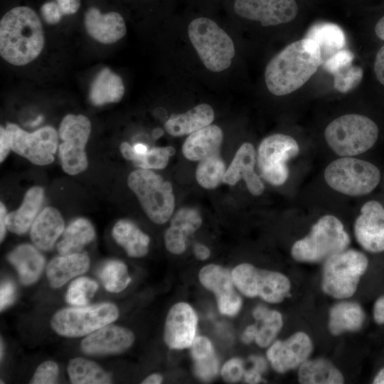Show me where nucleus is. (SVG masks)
<instances>
[{
  "label": "nucleus",
  "mask_w": 384,
  "mask_h": 384,
  "mask_svg": "<svg viewBox=\"0 0 384 384\" xmlns=\"http://www.w3.org/2000/svg\"><path fill=\"white\" fill-rule=\"evenodd\" d=\"M323 60L319 46L304 38L293 42L274 55L265 71L269 91L286 95L300 88L316 72Z\"/></svg>",
  "instance_id": "obj_1"
},
{
  "label": "nucleus",
  "mask_w": 384,
  "mask_h": 384,
  "mask_svg": "<svg viewBox=\"0 0 384 384\" xmlns=\"http://www.w3.org/2000/svg\"><path fill=\"white\" fill-rule=\"evenodd\" d=\"M44 46V33L36 13L28 6L11 9L0 21V54L8 63L24 65L36 59Z\"/></svg>",
  "instance_id": "obj_2"
},
{
  "label": "nucleus",
  "mask_w": 384,
  "mask_h": 384,
  "mask_svg": "<svg viewBox=\"0 0 384 384\" xmlns=\"http://www.w3.org/2000/svg\"><path fill=\"white\" fill-rule=\"evenodd\" d=\"M350 237L339 219L331 215L322 216L309 235L293 245L291 254L299 262H320L346 250Z\"/></svg>",
  "instance_id": "obj_3"
},
{
  "label": "nucleus",
  "mask_w": 384,
  "mask_h": 384,
  "mask_svg": "<svg viewBox=\"0 0 384 384\" xmlns=\"http://www.w3.org/2000/svg\"><path fill=\"white\" fill-rule=\"evenodd\" d=\"M379 134L377 124L369 117L349 114L331 122L324 131L329 147L340 156H353L369 150Z\"/></svg>",
  "instance_id": "obj_4"
},
{
  "label": "nucleus",
  "mask_w": 384,
  "mask_h": 384,
  "mask_svg": "<svg viewBox=\"0 0 384 384\" xmlns=\"http://www.w3.org/2000/svg\"><path fill=\"white\" fill-rule=\"evenodd\" d=\"M188 38L206 68L220 72L230 67L235 55L233 40L213 20L200 17L188 28Z\"/></svg>",
  "instance_id": "obj_5"
},
{
  "label": "nucleus",
  "mask_w": 384,
  "mask_h": 384,
  "mask_svg": "<svg viewBox=\"0 0 384 384\" xmlns=\"http://www.w3.org/2000/svg\"><path fill=\"white\" fill-rule=\"evenodd\" d=\"M127 184L151 221L164 224L171 218L175 198L170 182L149 169H141L129 175Z\"/></svg>",
  "instance_id": "obj_6"
},
{
  "label": "nucleus",
  "mask_w": 384,
  "mask_h": 384,
  "mask_svg": "<svg viewBox=\"0 0 384 384\" xmlns=\"http://www.w3.org/2000/svg\"><path fill=\"white\" fill-rule=\"evenodd\" d=\"M326 183L341 193L360 196L370 193L380 181V172L372 163L352 156L337 159L324 171Z\"/></svg>",
  "instance_id": "obj_7"
},
{
  "label": "nucleus",
  "mask_w": 384,
  "mask_h": 384,
  "mask_svg": "<svg viewBox=\"0 0 384 384\" xmlns=\"http://www.w3.org/2000/svg\"><path fill=\"white\" fill-rule=\"evenodd\" d=\"M368 265L366 256L355 250H345L325 261L322 289L336 299L351 297Z\"/></svg>",
  "instance_id": "obj_8"
},
{
  "label": "nucleus",
  "mask_w": 384,
  "mask_h": 384,
  "mask_svg": "<svg viewBox=\"0 0 384 384\" xmlns=\"http://www.w3.org/2000/svg\"><path fill=\"white\" fill-rule=\"evenodd\" d=\"M118 316L119 311L114 304L101 303L63 309L54 314L50 325L60 336L80 337L114 322Z\"/></svg>",
  "instance_id": "obj_9"
},
{
  "label": "nucleus",
  "mask_w": 384,
  "mask_h": 384,
  "mask_svg": "<svg viewBox=\"0 0 384 384\" xmlns=\"http://www.w3.org/2000/svg\"><path fill=\"white\" fill-rule=\"evenodd\" d=\"M231 272L235 287L242 294L259 297L269 303L281 302L291 288L289 279L283 274L258 269L249 263L238 265Z\"/></svg>",
  "instance_id": "obj_10"
},
{
  "label": "nucleus",
  "mask_w": 384,
  "mask_h": 384,
  "mask_svg": "<svg viewBox=\"0 0 384 384\" xmlns=\"http://www.w3.org/2000/svg\"><path fill=\"white\" fill-rule=\"evenodd\" d=\"M91 132L90 119L82 114H67L59 127L61 143L58 156L61 166L70 175H76L87 167L85 148Z\"/></svg>",
  "instance_id": "obj_11"
},
{
  "label": "nucleus",
  "mask_w": 384,
  "mask_h": 384,
  "mask_svg": "<svg viewBox=\"0 0 384 384\" xmlns=\"http://www.w3.org/2000/svg\"><path fill=\"white\" fill-rule=\"evenodd\" d=\"M299 153V144L291 136L274 134L267 137L257 149V162L261 176L271 185H283L289 176L287 161Z\"/></svg>",
  "instance_id": "obj_12"
},
{
  "label": "nucleus",
  "mask_w": 384,
  "mask_h": 384,
  "mask_svg": "<svg viewBox=\"0 0 384 384\" xmlns=\"http://www.w3.org/2000/svg\"><path fill=\"white\" fill-rule=\"evenodd\" d=\"M11 149L37 165H47L53 161L58 143L56 130L46 126L28 133L15 124L6 127Z\"/></svg>",
  "instance_id": "obj_13"
},
{
  "label": "nucleus",
  "mask_w": 384,
  "mask_h": 384,
  "mask_svg": "<svg viewBox=\"0 0 384 384\" xmlns=\"http://www.w3.org/2000/svg\"><path fill=\"white\" fill-rule=\"evenodd\" d=\"M198 278L201 284L215 294L220 314L234 316L240 311L242 301L235 291L232 272L228 269L207 265L200 270Z\"/></svg>",
  "instance_id": "obj_14"
},
{
  "label": "nucleus",
  "mask_w": 384,
  "mask_h": 384,
  "mask_svg": "<svg viewBox=\"0 0 384 384\" xmlns=\"http://www.w3.org/2000/svg\"><path fill=\"white\" fill-rule=\"evenodd\" d=\"M234 10L242 18L269 26L292 21L298 7L294 0H235Z\"/></svg>",
  "instance_id": "obj_15"
},
{
  "label": "nucleus",
  "mask_w": 384,
  "mask_h": 384,
  "mask_svg": "<svg viewBox=\"0 0 384 384\" xmlns=\"http://www.w3.org/2000/svg\"><path fill=\"white\" fill-rule=\"evenodd\" d=\"M198 316L186 302L175 304L169 311L164 326V338L172 349L189 348L196 336Z\"/></svg>",
  "instance_id": "obj_16"
},
{
  "label": "nucleus",
  "mask_w": 384,
  "mask_h": 384,
  "mask_svg": "<svg viewBox=\"0 0 384 384\" xmlns=\"http://www.w3.org/2000/svg\"><path fill=\"white\" fill-rule=\"evenodd\" d=\"M313 344L304 332H297L284 341H277L268 348L267 356L272 368L284 373L299 367L310 356Z\"/></svg>",
  "instance_id": "obj_17"
},
{
  "label": "nucleus",
  "mask_w": 384,
  "mask_h": 384,
  "mask_svg": "<svg viewBox=\"0 0 384 384\" xmlns=\"http://www.w3.org/2000/svg\"><path fill=\"white\" fill-rule=\"evenodd\" d=\"M358 242L370 252L384 251V208L378 201H370L361 208L354 225Z\"/></svg>",
  "instance_id": "obj_18"
},
{
  "label": "nucleus",
  "mask_w": 384,
  "mask_h": 384,
  "mask_svg": "<svg viewBox=\"0 0 384 384\" xmlns=\"http://www.w3.org/2000/svg\"><path fill=\"white\" fill-rule=\"evenodd\" d=\"M134 341V334L119 326L107 324L85 338L81 349L90 355H107L122 353Z\"/></svg>",
  "instance_id": "obj_19"
},
{
  "label": "nucleus",
  "mask_w": 384,
  "mask_h": 384,
  "mask_svg": "<svg viewBox=\"0 0 384 384\" xmlns=\"http://www.w3.org/2000/svg\"><path fill=\"white\" fill-rule=\"evenodd\" d=\"M255 162L256 152L254 146L249 142L243 143L226 169L223 182L234 186L242 178L249 191L254 196H260L265 186L254 171Z\"/></svg>",
  "instance_id": "obj_20"
},
{
  "label": "nucleus",
  "mask_w": 384,
  "mask_h": 384,
  "mask_svg": "<svg viewBox=\"0 0 384 384\" xmlns=\"http://www.w3.org/2000/svg\"><path fill=\"white\" fill-rule=\"evenodd\" d=\"M202 218L193 208L184 207L172 216L170 226L164 234L166 250L174 255H181L186 250L188 241L201 227Z\"/></svg>",
  "instance_id": "obj_21"
},
{
  "label": "nucleus",
  "mask_w": 384,
  "mask_h": 384,
  "mask_svg": "<svg viewBox=\"0 0 384 384\" xmlns=\"http://www.w3.org/2000/svg\"><path fill=\"white\" fill-rule=\"evenodd\" d=\"M84 24L87 33L103 44L114 43L127 33L125 22L119 13L112 11L102 14L95 7L86 11Z\"/></svg>",
  "instance_id": "obj_22"
},
{
  "label": "nucleus",
  "mask_w": 384,
  "mask_h": 384,
  "mask_svg": "<svg viewBox=\"0 0 384 384\" xmlns=\"http://www.w3.org/2000/svg\"><path fill=\"white\" fill-rule=\"evenodd\" d=\"M223 139L222 129L217 125L210 124L189 134L183 144L182 153L190 161H201L219 153Z\"/></svg>",
  "instance_id": "obj_23"
},
{
  "label": "nucleus",
  "mask_w": 384,
  "mask_h": 384,
  "mask_svg": "<svg viewBox=\"0 0 384 384\" xmlns=\"http://www.w3.org/2000/svg\"><path fill=\"white\" fill-rule=\"evenodd\" d=\"M64 221L55 208H45L32 224L31 238L36 247L49 250L64 230Z\"/></svg>",
  "instance_id": "obj_24"
},
{
  "label": "nucleus",
  "mask_w": 384,
  "mask_h": 384,
  "mask_svg": "<svg viewBox=\"0 0 384 384\" xmlns=\"http://www.w3.org/2000/svg\"><path fill=\"white\" fill-rule=\"evenodd\" d=\"M215 114L211 106L200 104L185 113L171 114L165 122L166 132L174 137L191 134L210 125Z\"/></svg>",
  "instance_id": "obj_25"
},
{
  "label": "nucleus",
  "mask_w": 384,
  "mask_h": 384,
  "mask_svg": "<svg viewBox=\"0 0 384 384\" xmlns=\"http://www.w3.org/2000/svg\"><path fill=\"white\" fill-rule=\"evenodd\" d=\"M90 259L86 253L78 252L53 258L48 265L46 275L50 286L59 288L70 279L88 270Z\"/></svg>",
  "instance_id": "obj_26"
},
{
  "label": "nucleus",
  "mask_w": 384,
  "mask_h": 384,
  "mask_svg": "<svg viewBox=\"0 0 384 384\" xmlns=\"http://www.w3.org/2000/svg\"><path fill=\"white\" fill-rule=\"evenodd\" d=\"M43 199L44 191L41 187L34 186L28 190L20 207L7 214V228L18 235L25 233L38 216Z\"/></svg>",
  "instance_id": "obj_27"
},
{
  "label": "nucleus",
  "mask_w": 384,
  "mask_h": 384,
  "mask_svg": "<svg viewBox=\"0 0 384 384\" xmlns=\"http://www.w3.org/2000/svg\"><path fill=\"white\" fill-rule=\"evenodd\" d=\"M8 260L18 272L22 284L28 285L36 282L41 274L45 259L33 245L23 244L8 255Z\"/></svg>",
  "instance_id": "obj_28"
},
{
  "label": "nucleus",
  "mask_w": 384,
  "mask_h": 384,
  "mask_svg": "<svg viewBox=\"0 0 384 384\" xmlns=\"http://www.w3.org/2000/svg\"><path fill=\"white\" fill-rule=\"evenodd\" d=\"M124 93V86L121 77L105 68L94 78L89 97L93 105L100 106L119 102Z\"/></svg>",
  "instance_id": "obj_29"
},
{
  "label": "nucleus",
  "mask_w": 384,
  "mask_h": 384,
  "mask_svg": "<svg viewBox=\"0 0 384 384\" xmlns=\"http://www.w3.org/2000/svg\"><path fill=\"white\" fill-rule=\"evenodd\" d=\"M112 237L131 257H142L149 251V237L129 220L117 221L112 228Z\"/></svg>",
  "instance_id": "obj_30"
},
{
  "label": "nucleus",
  "mask_w": 384,
  "mask_h": 384,
  "mask_svg": "<svg viewBox=\"0 0 384 384\" xmlns=\"http://www.w3.org/2000/svg\"><path fill=\"white\" fill-rule=\"evenodd\" d=\"M366 315L356 302H342L336 304L330 310L329 328L334 335L345 331H358L363 325Z\"/></svg>",
  "instance_id": "obj_31"
},
{
  "label": "nucleus",
  "mask_w": 384,
  "mask_h": 384,
  "mask_svg": "<svg viewBox=\"0 0 384 384\" xmlns=\"http://www.w3.org/2000/svg\"><path fill=\"white\" fill-rule=\"evenodd\" d=\"M306 38L312 39L319 46L323 63L343 49L346 43L343 31L338 25L327 22L311 26Z\"/></svg>",
  "instance_id": "obj_32"
},
{
  "label": "nucleus",
  "mask_w": 384,
  "mask_h": 384,
  "mask_svg": "<svg viewBox=\"0 0 384 384\" xmlns=\"http://www.w3.org/2000/svg\"><path fill=\"white\" fill-rule=\"evenodd\" d=\"M94 238L95 230L91 223L85 218H77L64 230L57 250L61 255L80 252Z\"/></svg>",
  "instance_id": "obj_33"
},
{
  "label": "nucleus",
  "mask_w": 384,
  "mask_h": 384,
  "mask_svg": "<svg viewBox=\"0 0 384 384\" xmlns=\"http://www.w3.org/2000/svg\"><path fill=\"white\" fill-rule=\"evenodd\" d=\"M298 378L303 384H341L344 381L341 373L330 361L322 358L303 363Z\"/></svg>",
  "instance_id": "obj_34"
},
{
  "label": "nucleus",
  "mask_w": 384,
  "mask_h": 384,
  "mask_svg": "<svg viewBox=\"0 0 384 384\" xmlns=\"http://www.w3.org/2000/svg\"><path fill=\"white\" fill-rule=\"evenodd\" d=\"M67 370L70 380L74 384H107L112 382L110 375L97 363L83 358L70 360Z\"/></svg>",
  "instance_id": "obj_35"
},
{
  "label": "nucleus",
  "mask_w": 384,
  "mask_h": 384,
  "mask_svg": "<svg viewBox=\"0 0 384 384\" xmlns=\"http://www.w3.org/2000/svg\"><path fill=\"white\" fill-rule=\"evenodd\" d=\"M199 161L196 170L197 182L206 189L216 188L223 181L226 171L219 153L210 155Z\"/></svg>",
  "instance_id": "obj_36"
},
{
  "label": "nucleus",
  "mask_w": 384,
  "mask_h": 384,
  "mask_svg": "<svg viewBox=\"0 0 384 384\" xmlns=\"http://www.w3.org/2000/svg\"><path fill=\"white\" fill-rule=\"evenodd\" d=\"M99 276L104 287L110 292H119L131 282L126 265L119 260H110L104 264Z\"/></svg>",
  "instance_id": "obj_37"
},
{
  "label": "nucleus",
  "mask_w": 384,
  "mask_h": 384,
  "mask_svg": "<svg viewBox=\"0 0 384 384\" xmlns=\"http://www.w3.org/2000/svg\"><path fill=\"white\" fill-rule=\"evenodd\" d=\"M174 153L175 149L172 146L154 147L143 154H137L134 151L131 161L140 169H162L167 166L169 156Z\"/></svg>",
  "instance_id": "obj_38"
},
{
  "label": "nucleus",
  "mask_w": 384,
  "mask_h": 384,
  "mask_svg": "<svg viewBox=\"0 0 384 384\" xmlns=\"http://www.w3.org/2000/svg\"><path fill=\"white\" fill-rule=\"evenodd\" d=\"M260 321L262 324L257 330L255 341L260 347H267L281 330L283 326L282 316L279 311L268 309Z\"/></svg>",
  "instance_id": "obj_39"
},
{
  "label": "nucleus",
  "mask_w": 384,
  "mask_h": 384,
  "mask_svg": "<svg viewBox=\"0 0 384 384\" xmlns=\"http://www.w3.org/2000/svg\"><path fill=\"white\" fill-rule=\"evenodd\" d=\"M98 289V284L87 277H79L69 286L65 299L74 306L86 305L93 297Z\"/></svg>",
  "instance_id": "obj_40"
},
{
  "label": "nucleus",
  "mask_w": 384,
  "mask_h": 384,
  "mask_svg": "<svg viewBox=\"0 0 384 384\" xmlns=\"http://www.w3.org/2000/svg\"><path fill=\"white\" fill-rule=\"evenodd\" d=\"M363 73V69L358 66L351 65L344 68L334 75V87L341 92H348L361 82Z\"/></svg>",
  "instance_id": "obj_41"
},
{
  "label": "nucleus",
  "mask_w": 384,
  "mask_h": 384,
  "mask_svg": "<svg viewBox=\"0 0 384 384\" xmlns=\"http://www.w3.org/2000/svg\"><path fill=\"white\" fill-rule=\"evenodd\" d=\"M219 361L215 353L194 361L196 375L204 381L213 379L218 373Z\"/></svg>",
  "instance_id": "obj_42"
},
{
  "label": "nucleus",
  "mask_w": 384,
  "mask_h": 384,
  "mask_svg": "<svg viewBox=\"0 0 384 384\" xmlns=\"http://www.w3.org/2000/svg\"><path fill=\"white\" fill-rule=\"evenodd\" d=\"M59 374L58 365L53 361L42 363L36 369L31 380L32 384L55 383Z\"/></svg>",
  "instance_id": "obj_43"
},
{
  "label": "nucleus",
  "mask_w": 384,
  "mask_h": 384,
  "mask_svg": "<svg viewBox=\"0 0 384 384\" xmlns=\"http://www.w3.org/2000/svg\"><path fill=\"white\" fill-rule=\"evenodd\" d=\"M353 59V53L343 48L324 61L322 65L326 71L334 75L341 69L351 65Z\"/></svg>",
  "instance_id": "obj_44"
},
{
  "label": "nucleus",
  "mask_w": 384,
  "mask_h": 384,
  "mask_svg": "<svg viewBox=\"0 0 384 384\" xmlns=\"http://www.w3.org/2000/svg\"><path fill=\"white\" fill-rule=\"evenodd\" d=\"M243 361L238 358L228 360L222 367L220 374L228 383H236L244 375Z\"/></svg>",
  "instance_id": "obj_45"
},
{
  "label": "nucleus",
  "mask_w": 384,
  "mask_h": 384,
  "mask_svg": "<svg viewBox=\"0 0 384 384\" xmlns=\"http://www.w3.org/2000/svg\"><path fill=\"white\" fill-rule=\"evenodd\" d=\"M190 348L191 355L194 361L215 353L212 343L206 336H196Z\"/></svg>",
  "instance_id": "obj_46"
},
{
  "label": "nucleus",
  "mask_w": 384,
  "mask_h": 384,
  "mask_svg": "<svg viewBox=\"0 0 384 384\" xmlns=\"http://www.w3.org/2000/svg\"><path fill=\"white\" fill-rule=\"evenodd\" d=\"M41 13L44 21L48 24L58 23L63 15L57 2L45 3L41 9Z\"/></svg>",
  "instance_id": "obj_47"
},
{
  "label": "nucleus",
  "mask_w": 384,
  "mask_h": 384,
  "mask_svg": "<svg viewBox=\"0 0 384 384\" xmlns=\"http://www.w3.org/2000/svg\"><path fill=\"white\" fill-rule=\"evenodd\" d=\"M16 294L15 285L11 281L4 282L0 289V309L2 311L14 300Z\"/></svg>",
  "instance_id": "obj_48"
},
{
  "label": "nucleus",
  "mask_w": 384,
  "mask_h": 384,
  "mask_svg": "<svg viewBox=\"0 0 384 384\" xmlns=\"http://www.w3.org/2000/svg\"><path fill=\"white\" fill-rule=\"evenodd\" d=\"M374 73L378 82L384 85V45L378 50L375 55Z\"/></svg>",
  "instance_id": "obj_49"
},
{
  "label": "nucleus",
  "mask_w": 384,
  "mask_h": 384,
  "mask_svg": "<svg viewBox=\"0 0 384 384\" xmlns=\"http://www.w3.org/2000/svg\"><path fill=\"white\" fill-rule=\"evenodd\" d=\"M63 14L70 15L76 13L80 6V0H57Z\"/></svg>",
  "instance_id": "obj_50"
},
{
  "label": "nucleus",
  "mask_w": 384,
  "mask_h": 384,
  "mask_svg": "<svg viewBox=\"0 0 384 384\" xmlns=\"http://www.w3.org/2000/svg\"><path fill=\"white\" fill-rule=\"evenodd\" d=\"M11 150L6 128H0V161L2 162Z\"/></svg>",
  "instance_id": "obj_51"
},
{
  "label": "nucleus",
  "mask_w": 384,
  "mask_h": 384,
  "mask_svg": "<svg viewBox=\"0 0 384 384\" xmlns=\"http://www.w3.org/2000/svg\"><path fill=\"white\" fill-rule=\"evenodd\" d=\"M373 318L376 323L384 324V296L380 297L375 302Z\"/></svg>",
  "instance_id": "obj_52"
},
{
  "label": "nucleus",
  "mask_w": 384,
  "mask_h": 384,
  "mask_svg": "<svg viewBox=\"0 0 384 384\" xmlns=\"http://www.w3.org/2000/svg\"><path fill=\"white\" fill-rule=\"evenodd\" d=\"M257 330L258 328L256 324L248 326L242 334L241 339L242 342L247 344L255 341Z\"/></svg>",
  "instance_id": "obj_53"
},
{
  "label": "nucleus",
  "mask_w": 384,
  "mask_h": 384,
  "mask_svg": "<svg viewBox=\"0 0 384 384\" xmlns=\"http://www.w3.org/2000/svg\"><path fill=\"white\" fill-rule=\"evenodd\" d=\"M193 253L198 260H206L210 257V251L206 245L198 242L193 245Z\"/></svg>",
  "instance_id": "obj_54"
},
{
  "label": "nucleus",
  "mask_w": 384,
  "mask_h": 384,
  "mask_svg": "<svg viewBox=\"0 0 384 384\" xmlns=\"http://www.w3.org/2000/svg\"><path fill=\"white\" fill-rule=\"evenodd\" d=\"M244 377L248 383H258L262 380L261 373L255 368L245 371Z\"/></svg>",
  "instance_id": "obj_55"
},
{
  "label": "nucleus",
  "mask_w": 384,
  "mask_h": 384,
  "mask_svg": "<svg viewBox=\"0 0 384 384\" xmlns=\"http://www.w3.org/2000/svg\"><path fill=\"white\" fill-rule=\"evenodd\" d=\"M6 210L4 205L1 203L0 204V238L1 242L4 240L6 234Z\"/></svg>",
  "instance_id": "obj_56"
},
{
  "label": "nucleus",
  "mask_w": 384,
  "mask_h": 384,
  "mask_svg": "<svg viewBox=\"0 0 384 384\" xmlns=\"http://www.w3.org/2000/svg\"><path fill=\"white\" fill-rule=\"evenodd\" d=\"M250 359L254 363L253 368L260 371L261 373L265 371L266 368V362L262 358L258 356H251Z\"/></svg>",
  "instance_id": "obj_57"
},
{
  "label": "nucleus",
  "mask_w": 384,
  "mask_h": 384,
  "mask_svg": "<svg viewBox=\"0 0 384 384\" xmlns=\"http://www.w3.org/2000/svg\"><path fill=\"white\" fill-rule=\"evenodd\" d=\"M163 378L160 374L153 373L146 377L142 383L143 384H159L161 383Z\"/></svg>",
  "instance_id": "obj_58"
},
{
  "label": "nucleus",
  "mask_w": 384,
  "mask_h": 384,
  "mask_svg": "<svg viewBox=\"0 0 384 384\" xmlns=\"http://www.w3.org/2000/svg\"><path fill=\"white\" fill-rule=\"evenodd\" d=\"M375 33L380 40L384 41V16L376 23L375 26Z\"/></svg>",
  "instance_id": "obj_59"
},
{
  "label": "nucleus",
  "mask_w": 384,
  "mask_h": 384,
  "mask_svg": "<svg viewBox=\"0 0 384 384\" xmlns=\"http://www.w3.org/2000/svg\"><path fill=\"white\" fill-rule=\"evenodd\" d=\"M133 149L135 153L137 154H145L149 150L148 147L145 144L142 143L135 144L133 146Z\"/></svg>",
  "instance_id": "obj_60"
},
{
  "label": "nucleus",
  "mask_w": 384,
  "mask_h": 384,
  "mask_svg": "<svg viewBox=\"0 0 384 384\" xmlns=\"http://www.w3.org/2000/svg\"><path fill=\"white\" fill-rule=\"evenodd\" d=\"M374 384H384V368H383L373 379Z\"/></svg>",
  "instance_id": "obj_61"
},
{
  "label": "nucleus",
  "mask_w": 384,
  "mask_h": 384,
  "mask_svg": "<svg viewBox=\"0 0 384 384\" xmlns=\"http://www.w3.org/2000/svg\"><path fill=\"white\" fill-rule=\"evenodd\" d=\"M164 132L161 128H156L154 129L152 132V136L154 139H159L160 137L162 136Z\"/></svg>",
  "instance_id": "obj_62"
},
{
  "label": "nucleus",
  "mask_w": 384,
  "mask_h": 384,
  "mask_svg": "<svg viewBox=\"0 0 384 384\" xmlns=\"http://www.w3.org/2000/svg\"><path fill=\"white\" fill-rule=\"evenodd\" d=\"M43 120V116L40 115L38 116L33 122L31 123V127H36L38 124H40L42 121Z\"/></svg>",
  "instance_id": "obj_63"
},
{
  "label": "nucleus",
  "mask_w": 384,
  "mask_h": 384,
  "mask_svg": "<svg viewBox=\"0 0 384 384\" xmlns=\"http://www.w3.org/2000/svg\"><path fill=\"white\" fill-rule=\"evenodd\" d=\"M2 348H3L2 341H1V358H2V354H3Z\"/></svg>",
  "instance_id": "obj_64"
}]
</instances>
